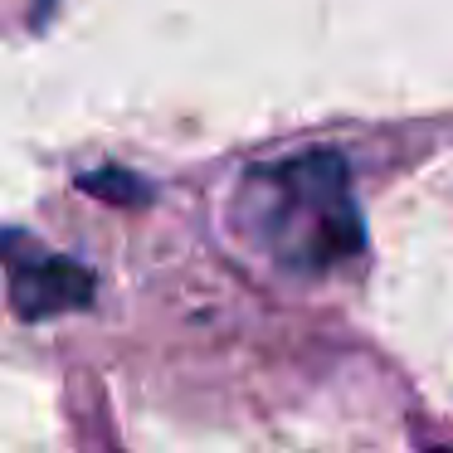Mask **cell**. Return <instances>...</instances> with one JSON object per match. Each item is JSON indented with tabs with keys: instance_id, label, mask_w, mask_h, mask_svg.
Returning a JSON list of instances; mask_svg holds the SVG:
<instances>
[{
	"instance_id": "1",
	"label": "cell",
	"mask_w": 453,
	"mask_h": 453,
	"mask_svg": "<svg viewBox=\"0 0 453 453\" xmlns=\"http://www.w3.org/2000/svg\"><path fill=\"white\" fill-rule=\"evenodd\" d=\"M239 219L288 268H332L365 244L346 161L332 151H307L249 171L239 190Z\"/></svg>"
},
{
	"instance_id": "2",
	"label": "cell",
	"mask_w": 453,
	"mask_h": 453,
	"mask_svg": "<svg viewBox=\"0 0 453 453\" xmlns=\"http://www.w3.org/2000/svg\"><path fill=\"white\" fill-rule=\"evenodd\" d=\"M5 254H11V249H5ZM5 264H11V307L25 322H50V317L79 312V307L93 303V288H98L79 258L50 254V249L11 254Z\"/></svg>"
},
{
	"instance_id": "3",
	"label": "cell",
	"mask_w": 453,
	"mask_h": 453,
	"mask_svg": "<svg viewBox=\"0 0 453 453\" xmlns=\"http://www.w3.org/2000/svg\"><path fill=\"white\" fill-rule=\"evenodd\" d=\"M79 190L112 200V205H147V196H151L147 180L132 176V171H88V176H79Z\"/></svg>"
}]
</instances>
